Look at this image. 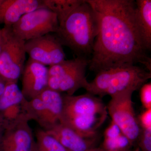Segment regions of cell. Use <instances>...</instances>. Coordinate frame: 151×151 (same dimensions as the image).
I'll return each instance as SVG.
<instances>
[{
	"label": "cell",
	"mask_w": 151,
	"mask_h": 151,
	"mask_svg": "<svg viewBox=\"0 0 151 151\" xmlns=\"http://www.w3.org/2000/svg\"><path fill=\"white\" fill-rule=\"evenodd\" d=\"M96 12L99 32L89 66L94 72L140 63L151 72V59L143 46L134 23L136 1L86 0Z\"/></svg>",
	"instance_id": "6da1fadb"
},
{
	"label": "cell",
	"mask_w": 151,
	"mask_h": 151,
	"mask_svg": "<svg viewBox=\"0 0 151 151\" xmlns=\"http://www.w3.org/2000/svg\"><path fill=\"white\" fill-rule=\"evenodd\" d=\"M63 107L60 123L83 137L96 138L97 131L107 120V106L100 97L89 93L63 94Z\"/></svg>",
	"instance_id": "7a4b0ae2"
},
{
	"label": "cell",
	"mask_w": 151,
	"mask_h": 151,
	"mask_svg": "<svg viewBox=\"0 0 151 151\" xmlns=\"http://www.w3.org/2000/svg\"><path fill=\"white\" fill-rule=\"evenodd\" d=\"M96 12L86 1H83L67 17L55 33L62 45L69 47L77 56L92 55L99 32Z\"/></svg>",
	"instance_id": "3957f363"
},
{
	"label": "cell",
	"mask_w": 151,
	"mask_h": 151,
	"mask_svg": "<svg viewBox=\"0 0 151 151\" xmlns=\"http://www.w3.org/2000/svg\"><path fill=\"white\" fill-rule=\"evenodd\" d=\"M151 78V72L137 65L111 68L97 72L85 89L100 98L111 97L127 90L135 92Z\"/></svg>",
	"instance_id": "277c9868"
},
{
	"label": "cell",
	"mask_w": 151,
	"mask_h": 151,
	"mask_svg": "<svg viewBox=\"0 0 151 151\" xmlns=\"http://www.w3.org/2000/svg\"><path fill=\"white\" fill-rule=\"evenodd\" d=\"M90 59L77 56L48 68V88L60 93L73 95L81 88L86 89L89 82L86 77Z\"/></svg>",
	"instance_id": "5b68a950"
},
{
	"label": "cell",
	"mask_w": 151,
	"mask_h": 151,
	"mask_svg": "<svg viewBox=\"0 0 151 151\" xmlns=\"http://www.w3.org/2000/svg\"><path fill=\"white\" fill-rule=\"evenodd\" d=\"M2 49L0 53V75L7 82L17 83L25 64L24 41L15 35L11 27L2 29Z\"/></svg>",
	"instance_id": "8992f818"
},
{
	"label": "cell",
	"mask_w": 151,
	"mask_h": 151,
	"mask_svg": "<svg viewBox=\"0 0 151 151\" xmlns=\"http://www.w3.org/2000/svg\"><path fill=\"white\" fill-rule=\"evenodd\" d=\"M59 22L56 15L46 7L36 9L25 14L11 27L13 33L24 41L57 32Z\"/></svg>",
	"instance_id": "52a82bcc"
},
{
	"label": "cell",
	"mask_w": 151,
	"mask_h": 151,
	"mask_svg": "<svg viewBox=\"0 0 151 151\" xmlns=\"http://www.w3.org/2000/svg\"><path fill=\"white\" fill-rule=\"evenodd\" d=\"M134 92L127 90L111 96L107 106L112 121L134 145L137 142L141 129L132 101Z\"/></svg>",
	"instance_id": "ba28073f"
},
{
	"label": "cell",
	"mask_w": 151,
	"mask_h": 151,
	"mask_svg": "<svg viewBox=\"0 0 151 151\" xmlns=\"http://www.w3.org/2000/svg\"><path fill=\"white\" fill-rule=\"evenodd\" d=\"M26 100L17 83L7 82L0 96V124L5 130L22 121H30L26 111Z\"/></svg>",
	"instance_id": "9c48e42d"
},
{
	"label": "cell",
	"mask_w": 151,
	"mask_h": 151,
	"mask_svg": "<svg viewBox=\"0 0 151 151\" xmlns=\"http://www.w3.org/2000/svg\"><path fill=\"white\" fill-rule=\"evenodd\" d=\"M25 49L29 58L45 66L56 65L65 60L62 44L55 34L27 41Z\"/></svg>",
	"instance_id": "30bf717a"
},
{
	"label": "cell",
	"mask_w": 151,
	"mask_h": 151,
	"mask_svg": "<svg viewBox=\"0 0 151 151\" xmlns=\"http://www.w3.org/2000/svg\"><path fill=\"white\" fill-rule=\"evenodd\" d=\"M21 77V90L27 100L37 97L48 88V68L30 58L25 63Z\"/></svg>",
	"instance_id": "8fae6325"
},
{
	"label": "cell",
	"mask_w": 151,
	"mask_h": 151,
	"mask_svg": "<svg viewBox=\"0 0 151 151\" xmlns=\"http://www.w3.org/2000/svg\"><path fill=\"white\" fill-rule=\"evenodd\" d=\"M28 121L6 129L0 140V151H35L36 142Z\"/></svg>",
	"instance_id": "7c38bea8"
},
{
	"label": "cell",
	"mask_w": 151,
	"mask_h": 151,
	"mask_svg": "<svg viewBox=\"0 0 151 151\" xmlns=\"http://www.w3.org/2000/svg\"><path fill=\"white\" fill-rule=\"evenodd\" d=\"M45 131L69 151H86L95 147L96 138L83 137L60 122Z\"/></svg>",
	"instance_id": "4fadbf2b"
},
{
	"label": "cell",
	"mask_w": 151,
	"mask_h": 151,
	"mask_svg": "<svg viewBox=\"0 0 151 151\" xmlns=\"http://www.w3.org/2000/svg\"><path fill=\"white\" fill-rule=\"evenodd\" d=\"M42 7V0H1L0 24L11 27L25 14Z\"/></svg>",
	"instance_id": "5bb4252c"
},
{
	"label": "cell",
	"mask_w": 151,
	"mask_h": 151,
	"mask_svg": "<svg viewBox=\"0 0 151 151\" xmlns=\"http://www.w3.org/2000/svg\"><path fill=\"white\" fill-rule=\"evenodd\" d=\"M25 108L30 121H35L44 130L51 127L56 121V110L54 105L40 96L27 100Z\"/></svg>",
	"instance_id": "9a60e30c"
},
{
	"label": "cell",
	"mask_w": 151,
	"mask_h": 151,
	"mask_svg": "<svg viewBox=\"0 0 151 151\" xmlns=\"http://www.w3.org/2000/svg\"><path fill=\"white\" fill-rule=\"evenodd\" d=\"M134 19L143 46L149 51L151 48V0L136 1Z\"/></svg>",
	"instance_id": "2e32d148"
},
{
	"label": "cell",
	"mask_w": 151,
	"mask_h": 151,
	"mask_svg": "<svg viewBox=\"0 0 151 151\" xmlns=\"http://www.w3.org/2000/svg\"><path fill=\"white\" fill-rule=\"evenodd\" d=\"M134 145L120 128L111 121L104 133L101 147L104 151H130Z\"/></svg>",
	"instance_id": "e0dca14e"
},
{
	"label": "cell",
	"mask_w": 151,
	"mask_h": 151,
	"mask_svg": "<svg viewBox=\"0 0 151 151\" xmlns=\"http://www.w3.org/2000/svg\"><path fill=\"white\" fill-rule=\"evenodd\" d=\"M44 5L56 15L59 24L78 6L82 0H42Z\"/></svg>",
	"instance_id": "ac0fdd59"
},
{
	"label": "cell",
	"mask_w": 151,
	"mask_h": 151,
	"mask_svg": "<svg viewBox=\"0 0 151 151\" xmlns=\"http://www.w3.org/2000/svg\"><path fill=\"white\" fill-rule=\"evenodd\" d=\"M35 138L37 151H69L41 128L36 130Z\"/></svg>",
	"instance_id": "d6986e66"
},
{
	"label": "cell",
	"mask_w": 151,
	"mask_h": 151,
	"mask_svg": "<svg viewBox=\"0 0 151 151\" xmlns=\"http://www.w3.org/2000/svg\"><path fill=\"white\" fill-rule=\"evenodd\" d=\"M137 143L141 151H151V129H141Z\"/></svg>",
	"instance_id": "ffe728a7"
},
{
	"label": "cell",
	"mask_w": 151,
	"mask_h": 151,
	"mask_svg": "<svg viewBox=\"0 0 151 151\" xmlns=\"http://www.w3.org/2000/svg\"><path fill=\"white\" fill-rule=\"evenodd\" d=\"M141 103L145 110L151 109V83H146L140 88Z\"/></svg>",
	"instance_id": "44dd1931"
},
{
	"label": "cell",
	"mask_w": 151,
	"mask_h": 151,
	"mask_svg": "<svg viewBox=\"0 0 151 151\" xmlns=\"http://www.w3.org/2000/svg\"><path fill=\"white\" fill-rule=\"evenodd\" d=\"M137 119L141 129H151V109L145 110Z\"/></svg>",
	"instance_id": "7402d4cb"
},
{
	"label": "cell",
	"mask_w": 151,
	"mask_h": 151,
	"mask_svg": "<svg viewBox=\"0 0 151 151\" xmlns=\"http://www.w3.org/2000/svg\"><path fill=\"white\" fill-rule=\"evenodd\" d=\"M7 82L0 75V96L4 92Z\"/></svg>",
	"instance_id": "603a6c76"
},
{
	"label": "cell",
	"mask_w": 151,
	"mask_h": 151,
	"mask_svg": "<svg viewBox=\"0 0 151 151\" xmlns=\"http://www.w3.org/2000/svg\"><path fill=\"white\" fill-rule=\"evenodd\" d=\"M86 151H104L101 147H94Z\"/></svg>",
	"instance_id": "cb8c5ba5"
},
{
	"label": "cell",
	"mask_w": 151,
	"mask_h": 151,
	"mask_svg": "<svg viewBox=\"0 0 151 151\" xmlns=\"http://www.w3.org/2000/svg\"><path fill=\"white\" fill-rule=\"evenodd\" d=\"M4 131L5 129H4V127H2L1 125L0 124V140H1V138L2 137V131Z\"/></svg>",
	"instance_id": "d4e9b609"
},
{
	"label": "cell",
	"mask_w": 151,
	"mask_h": 151,
	"mask_svg": "<svg viewBox=\"0 0 151 151\" xmlns=\"http://www.w3.org/2000/svg\"><path fill=\"white\" fill-rule=\"evenodd\" d=\"M130 151H142L141 150H140V149L139 148V147H137V148H135L134 149V150H130Z\"/></svg>",
	"instance_id": "484cf974"
},
{
	"label": "cell",
	"mask_w": 151,
	"mask_h": 151,
	"mask_svg": "<svg viewBox=\"0 0 151 151\" xmlns=\"http://www.w3.org/2000/svg\"><path fill=\"white\" fill-rule=\"evenodd\" d=\"M2 30L1 29H0V38L2 37Z\"/></svg>",
	"instance_id": "4316f807"
},
{
	"label": "cell",
	"mask_w": 151,
	"mask_h": 151,
	"mask_svg": "<svg viewBox=\"0 0 151 151\" xmlns=\"http://www.w3.org/2000/svg\"><path fill=\"white\" fill-rule=\"evenodd\" d=\"M35 151H37V150L36 146V149H35Z\"/></svg>",
	"instance_id": "83f0119b"
},
{
	"label": "cell",
	"mask_w": 151,
	"mask_h": 151,
	"mask_svg": "<svg viewBox=\"0 0 151 151\" xmlns=\"http://www.w3.org/2000/svg\"><path fill=\"white\" fill-rule=\"evenodd\" d=\"M0 1H1V0H0Z\"/></svg>",
	"instance_id": "f1b7e54d"
}]
</instances>
